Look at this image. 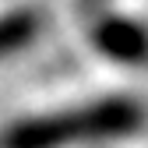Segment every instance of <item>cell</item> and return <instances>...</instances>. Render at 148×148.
<instances>
[{"label":"cell","instance_id":"6da1fadb","mask_svg":"<svg viewBox=\"0 0 148 148\" xmlns=\"http://www.w3.org/2000/svg\"><path fill=\"white\" fill-rule=\"evenodd\" d=\"M145 120V109L134 99H102L53 116H35L11 123L0 134V148H67L74 141H102L134 134Z\"/></svg>","mask_w":148,"mask_h":148},{"label":"cell","instance_id":"7a4b0ae2","mask_svg":"<svg viewBox=\"0 0 148 148\" xmlns=\"http://www.w3.org/2000/svg\"><path fill=\"white\" fill-rule=\"evenodd\" d=\"M92 42L102 57L116 64H145L148 60V32L131 18H106L92 28Z\"/></svg>","mask_w":148,"mask_h":148},{"label":"cell","instance_id":"3957f363","mask_svg":"<svg viewBox=\"0 0 148 148\" xmlns=\"http://www.w3.org/2000/svg\"><path fill=\"white\" fill-rule=\"evenodd\" d=\"M35 35H39V18L32 11H14V14H4L0 18V57L28 46Z\"/></svg>","mask_w":148,"mask_h":148}]
</instances>
